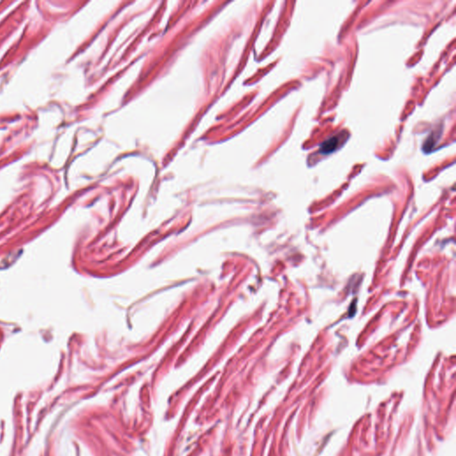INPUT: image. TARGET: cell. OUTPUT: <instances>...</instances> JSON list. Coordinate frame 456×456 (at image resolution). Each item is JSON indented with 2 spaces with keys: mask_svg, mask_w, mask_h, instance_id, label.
I'll return each mask as SVG.
<instances>
[{
  "mask_svg": "<svg viewBox=\"0 0 456 456\" xmlns=\"http://www.w3.org/2000/svg\"><path fill=\"white\" fill-rule=\"evenodd\" d=\"M344 132H341L336 136L330 137L329 139L325 140V142L320 145V152L324 155L331 154L335 152L343 142H345L348 138V134L344 136Z\"/></svg>",
  "mask_w": 456,
  "mask_h": 456,
  "instance_id": "obj_1",
  "label": "cell"
}]
</instances>
